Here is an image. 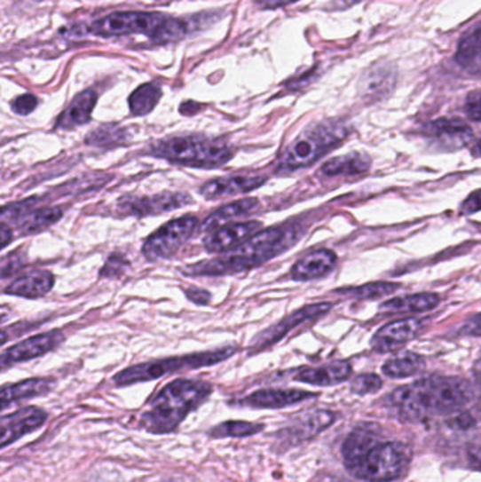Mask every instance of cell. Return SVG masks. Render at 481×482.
<instances>
[{
    "mask_svg": "<svg viewBox=\"0 0 481 482\" xmlns=\"http://www.w3.org/2000/svg\"><path fill=\"white\" fill-rule=\"evenodd\" d=\"M37 105L38 99L35 95L25 93V95L18 96V98L12 102L11 107L14 114L19 115V116H28L31 112H35Z\"/></svg>",
    "mask_w": 481,
    "mask_h": 482,
    "instance_id": "cell-38",
    "label": "cell"
},
{
    "mask_svg": "<svg viewBox=\"0 0 481 482\" xmlns=\"http://www.w3.org/2000/svg\"><path fill=\"white\" fill-rule=\"evenodd\" d=\"M129 265V261L122 256H112L107 260L104 270H100V277H117Z\"/></svg>",
    "mask_w": 481,
    "mask_h": 482,
    "instance_id": "cell-39",
    "label": "cell"
},
{
    "mask_svg": "<svg viewBox=\"0 0 481 482\" xmlns=\"http://www.w3.org/2000/svg\"><path fill=\"white\" fill-rule=\"evenodd\" d=\"M351 375V363L339 360L325 366L301 369L296 375V381L317 385V387H334L348 381Z\"/></svg>",
    "mask_w": 481,
    "mask_h": 482,
    "instance_id": "cell-20",
    "label": "cell"
},
{
    "mask_svg": "<svg viewBox=\"0 0 481 482\" xmlns=\"http://www.w3.org/2000/svg\"><path fill=\"white\" fill-rule=\"evenodd\" d=\"M191 202L188 194L162 192L153 196H123L117 201L116 208L122 215L145 217L171 212Z\"/></svg>",
    "mask_w": 481,
    "mask_h": 482,
    "instance_id": "cell-10",
    "label": "cell"
},
{
    "mask_svg": "<svg viewBox=\"0 0 481 482\" xmlns=\"http://www.w3.org/2000/svg\"><path fill=\"white\" fill-rule=\"evenodd\" d=\"M64 215L61 208H35L19 217L14 225L23 236L35 234L49 229L54 223L59 222Z\"/></svg>",
    "mask_w": 481,
    "mask_h": 482,
    "instance_id": "cell-29",
    "label": "cell"
},
{
    "mask_svg": "<svg viewBox=\"0 0 481 482\" xmlns=\"http://www.w3.org/2000/svg\"><path fill=\"white\" fill-rule=\"evenodd\" d=\"M330 309H332V304H327V302L308 304V306L298 309L291 315L287 316L286 319H282L277 325L268 328L262 335H258L255 342H253L251 352H260V350H264L265 347L279 343L294 328H299L306 321L317 320V319L322 318V316L329 313Z\"/></svg>",
    "mask_w": 481,
    "mask_h": 482,
    "instance_id": "cell-11",
    "label": "cell"
},
{
    "mask_svg": "<svg viewBox=\"0 0 481 482\" xmlns=\"http://www.w3.org/2000/svg\"><path fill=\"white\" fill-rule=\"evenodd\" d=\"M470 457L471 460H473V462H476L478 469L481 470V446H478V447L473 448V450H471Z\"/></svg>",
    "mask_w": 481,
    "mask_h": 482,
    "instance_id": "cell-47",
    "label": "cell"
},
{
    "mask_svg": "<svg viewBox=\"0 0 481 482\" xmlns=\"http://www.w3.org/2000/svg\"><path fill=\"white\" fill-rule=\"evenodd\" d=\"M147 153L153 157L170 161L172 164L193 168H219L234 155L225 141L205 138L200 134L174 136L155 141Z\"/></svg>",
    "mask_w": 481,
    "mask_h": 482,
    "instance_id": "cell-4",
    "label": "cell"
},
{
    "mask_svg": "<svg viewBox=\"0 0 481 482\" xmlns=\"http://www.w3.org/2000/svg\"><path fill=\"white\" fill-rule=\"evenodd\" d=\"M372 167V160L365 153L353 151L346 155H339V157L332 158L327 161L320 168L322 174L327 177H335V175H361Z\"/></svg>",
    "mask_w": 481,
    "mask_h": 482,
    "instance_id": "cell-27",
    "label": "cell"
},
{
    "mask_svg": "<svg viewBox=\"0 0 481 482\" xmlns=\"http://www.w3.org/2000/svg\"><path fill=\"white\" fill-rule=\"evenodd\" d=\"M162 98V90L155 83H145L138 86V90L129 98V107L134 116H146L153 112Z\"/></svg>",
    "mask_w": 481,
    "mask_h": 482,
    "instance_id": "cell-31",
    "label": "cell"
},
{
    "mask_svg": "<svg viewBox=\"0 0 481 482\" xmlns=\"http://www.w3.org/2000/svg\"><path fill=\"white\" fill-rule=\"evenodd\" d=\"M425 368V359L416 352H406L391 357L382 366V373L390 378H408Z\"/></svg>",
    "mask_w": 481,
    "mask_h": 482,
    "instance_id": "cell-30",
    "label": "cell"
},
{
    "mask_svg": "<svg viewBox=\"0 0 481 482\" xmlns=\"http://www.w3.org/2000/svg\"><path fill=\"white\" fill-rule=\"evenodd\" d=\"M481 210V189L473 192L463 203H461V213L464 215H471V213Z\"/></svg>",
    "mask_w": 481,
    "mask_h": 482,
    "instance_id": "cell-41",
    "label": "cell"
},
{
    "mask_svg": "<svg viewBox=\"0 0 481 482\" xmlns=\"http://www.w3.org/2000/svg\"><path fill=\"white\" fill-rule=\"evenodd\" d=\"M23 265L20 254L16 253L9 257V260H4L2 264V277L7 278L11 274H14L19 268Z\"/></svg>",
    "mask_w": 481,
    "mask_h": 482,
    "instance_id": "cell-42",
    "label": "cell"
},
{
    "mask_svg": "<svg viewBox=\"0 0 481 482\" xmlns=\"http://www.w3.org/2000/svg\"><path fill=\"white\" fill-rule=\"evenodd\" d=\"M98 102V95L92 90H86L75 96L69 103L55 123V129L59 130H74L75 127L88 124L92 119V112Z\"/></svg>",
    "mask_w": 481,
    "mask_h": 482,
    "instance_id": "cell-22",
    "label": "cell"
},
{
    "mask_svg": "<svg viewBox=\"0 0 481 482\" xmlns=\"http://www.w3.org/2000/svg\"><path fill=\"white\" fill-rule=\"evenodd\" d=\"M464 112L469 119L481 122V91L469 93L468 99L464 103Z\"/></svg>",
    "mask_w": 481,
    "mask_h": 482,
    "instance_id": "cell-40",
    "label": "cell"
},
{
    "mask_svg": "<svg viewBox=\"0 0 481 482\" xmlns=\"http://www.w3.org/2000/svg\"><path fill=\"white\" fill-rule=\"evenodd\" d=\"M124 138H126V130L114 124H106V126L98 127L97 130L91 131L86 136L85 143L92 147H112V146L123 143Z\"/></svg>",
    "mask_w": 481,
    "mask_h": 482,
    "instance_id": "cell-34",
    "label": "cell"
},
{
    "mask_svg": "<svg viewBox=\"0 0 481 482\" xmlns=\"http://www.w3.org/2000/svg\"><path fill=\"white\" fill-rule=\"evenodd\" d=\"M200 219L193 215H185L178 219L162 225L146 239L141 247V253L148 261H159L170 258L178 253L179 249L193 236Z\"/></svg>",
    "mask_w": 481,
    "mask_h": 482,
    "instance_id": "cell-9",
    "label": "cell"
},
{
    "mask_svg": "<svg viewBox=\"0 0 481 482\" xmlns=\"http://www.w3.org/2000/svg\"><path fill=\"white\" fill-rule=\"evenodd\" d=\"M348 134V126L334 120L311 127L282 151L275 164V172L289 174L310 167L332 148L337 147Z\"/></svg>",
    "mask_w": 481,
    "mask_h": 482,
    "instance_id": "cell-5",
    "label": "cell"
},
{
    "mask_svg": "<svg viewBox=\"0 0 481 482\" xmlns=\"http://www.w3.org/2000/svg\"><path fill=\"white\" fill-rule=\"evenodd\" d=\"M473 375H475L476 381L481 387V357L476 361L475 367H473Z\"/></svg>",
    "mask_w": 481,
    "mask_h": 482,
    "instance_id": "cell-48",
    "label": "cell"
},
{
    "mask_svg": "<svg viewBox=\"0 0 481 482\" xmlns=\"http://www.w3.org/2000/svg\"><path fill=\"white\" fill-rule=\"evenodd\" d=\"M185 295L189 301H193L196 304H208L210 298H212L209 292L200 289V288H189V289H186Z\"/></svg>",
    "mask_w": 481,
    "mask_h": 482,
    "instance_id": "cell-44",
    "label": "cell"
},
{
    "mask_svg": "<svg viewBox=\"0 0 481 482\" xmlns=\"http://www.w3.org/2000/svg\"><path fill=\"white\" fill-rule=\"evenodd\" d=\"M234 352H236V347H224V349L210 350V352L186 354V356L154 360V361L138 364V366L123 369L114 376V383L117 387H126L131 383L159 380L167 374L177 373V371H183V369L215 366V364L222 363L225 360L233 356Z\"/></svg>",
    "mask_w": 481,
    "mask_h": 482,
    "instance_id": "cell-7",
    "label": "cell"
},
{
    "mask_svg": "<svg viewBox=\"0 0 481 482\" xmlns=\"http://www.w3.org/2000/svg\"><path fill=\"white\" fill-rule=\"evenodd\" d=\"M262 227L263 223L258 220L229 223L226 226L209 233L207 239L203 240V246H205V250L210 254L229 253V251L241 246L244 241H248L250 237L257 234Z\"/></svg>",
    "mask_w": 481,
    "mask_h": 482,
    "instance_id": "cell-14",
    "label": "cell"
},
{
    "mask_svg": "<svg viewBox=\"0 0 481 482\" xmlns=\"http://www.w3.org/2000/svg\"><path fill=\"white\" fill-rule=\"evenodd\" d=\"M471 398L473 388L463 378L432 375L392 391L389 405L399 421L421 422L435 415L459 411Z\"/></svg>",
    "mask_w": 481,
    "mask_h": 482,
    "instance_id": "cell-1",
    "label": "cell"
},
{
    "mask_svg": "<svg viewBox=\"0 0 481 482\" xmlns=\"http://www.w3.org/2000/svg\"><path fill=\"white\" fill-rule=\"evenodd\" d=\"M264 429V424L251 423V422L231 421L217 424L209 431L210 438H248L255 436Z\"/></svg>",
    "mask_w": 481,
    "mask_h": 482,
    "instance_id": "cell-32",
    "label": "cell"
},
{
    "mask_svg": "<svg viewBox=\"0 0 481 482\" xmlns=\"http://www.w3.org/2000/svg\"><path fill=\"white\" fill-rule=\"evenodd\" d=\"M294 2H298V0H262L260 6L263 9H279V7L287 6Z\"/></svg>",
    "mask_w": 481,
    "mask_h": 482,
    "instance_id": "cell-45",
    "label": "cell"
},
{
    "mask_svg": "<svg viewBox=\"0 0 481 482\" xmlns=\"http://www.w3.org/2000/svg\"><path fill=\"white\" fill-rule=\"evenodd\" d=\"M382 388V380L377 374H360L351 383V392L360 397L378 392Z\"/></svg>",
    "mask_w": 481,
    "mask_h": 482,
    "instance_id": "cell-37",
    "label": "cell"
},
{
    "mask_svg": "<svg viewBox=\"0 0 481 482\" xmlns=\"http://www.w3.org/2000/svg\"><path fill=\"white\" fill-rule=\"evenodd\" d=\"M380 440L382 439L378 436L377 428H370V426L354 428L351 435L344 440L343 447H342L346 469L349 465L354 464L359 459H361Z\"/></svg>",
    "mask_w": 481,
    "mask_h": 482,
    "instance_id": "cell-24",
    "label": "cell"
},
{
    "mask_svg": "<svg viewBox=\"0 0 481 482\" xmlns=\"http://www.w3.org/2000/svg\"><path fill=\"white\" fill-rule=\"evenodd\" d=\"M439 295L433 292H421V294L406 295L401 298L390 299L380 306L387 313H421V312L432 311L439 304Z\"/></svg>",
    "mask_w": 481,
    "mask_h": 482,
    "instance_id": "cell-26",
    "label": "cell"
},
{
    "mask_svg": "<svg viewBox=\"0 0 481 482\" xmlns=\"http://www.w3.org/2000/svg\"><path fill=\"white\" fill-rule=\"evenodd\" d=\"M267 177L260 174H236L208 181L200 189L201 195L207 199H220L225 196L244 195L260 188L267 182Z\"/></svg>",
    "mask_w": 481,
    "mask_h": 482,
    "instance_id": "cell-17",
    "label": "cell"
},
{
    "mask_svg": "<svg viewBox=\"0 0 481 482\" xmlns=\"http://www.w3.org/2000/svg\"><path fill=\"white\" fill-rule=\"evenodd\" d=\"M411 462L413 450L408 445L380 440L348 470L363 481L392 482L406 476Z\"/></svg>",
    "mask_w": 481,
    "mask_h": 482,
    "instance_id": "cell-6",
    "label": "cell"
},
{
    "mask_svg": "<svg viewBox=\"0 0 481 482\" xmlns=\"http://www.w3.org/2000/svg\"><path fill=\"white\" fill-rule=\"evenodd\" d=\"M427 319L409 318L404 320L391 321L378 328L373 336L372 347L375 352H392L401 349L406 343L416 339L423 328H427Z\"/></svg>",
    "mask_w": 481,
    "mask_h": 482,
    "instance_id": "cell-12",
    "label": "cell"
},
{
    "mask_svg": "<svg viewBox=\"0 0 481 482\" xmlns=\"http://www.w3.org/2000/svg\"><path fill=\"white\" fill-rule=\"evenodd\" d=\"M258 199L244 198L236 202L229 203V205L222 206V208L215 210L212 215L208 216L207 220L202 223V232L209 233L224 227L225 225H229L233 219L243 217V216L250 215L258 208Z\"/></svg>",
    "mask_w": 481,
    "mask_h": 482,
    "instance_id": "cell-25",
    "label": "cell"
},
{
    "mask_svg": "<svg viewBox=\"0 0 481 482\" xmlns=\"http://www.w3.org/2000/svg\"><path fill=\"white\" fill-rule=\"evenodd\" d=\"M45 421H47V414L40 407H23L13 414L6 415L0 421V428H2L0 446L2 448L7 447L23 436L42 428Z\"/></svg>",
    "mask_w": 481,
    "mask_h": 482,
    "instance_id": "cell-15",
    "label": "cell"
},
{
    "mask_svg": "<svg viewBox=\"0 0 481 482\" xmlns=\"http://www.w3.org/2000/svg\"><path fill=\"white\" fill-rule=\"evenodd\" d=\"M64 342V335L59 330L40 333L30 339L23 340L18 344L12 345L2 352V367L6 368L14 364L26 363L30 360L38 359L47 352L57 349Z\"/></svg>",
    "mask_w": 481,
    "mask_h": 482,
    "instance_id": "cell-13",
    "label": "cell"
},
{
    "mask_svg": "<svg viewBox=\"0 0 481 482\" xmlns=\"http://www.w3.org/2000/svg\"><path fill=\"white\" fill-rule=\"evenodd\" d=\"M337 263V257L334 251L322 250L312 251L299 258L294 267L291 268V277L294 281H312L325 277L334 270Z\"/></svg>",
    "mask_w": 481,
    "mask_h": 482,
    "instance_id": "cell-19",
    "label": "cell"
},
{
    "mask_svg": "<svg viewBox=\"0 0 481 482\" xmlns=\"http://www.w3.org/2000/svg\"><path fill=\"white\" fill-rule=\"evenodd\" d=\"M335 421H336V415L334 412H308L294 419L286 429H282L280 431V439L282 443H288V446H296L315 438L320 431H327Z\"/></svg>",
    "mask_w": 481,
    "mask_h": 482,
    "instance_id": "cell-16",
    "label": "cell"
},
{
    "mask_svg": "<svg viewBox=\"0 0 481 482\" xmlns=\"http://www.w3.org/2000/svg\"><path fill=\"white\" fill-rule=\"evenodd\" d=\"M427 131L446 148L464 147L473 138L470 127L457 119L435 120L427 127Z\"/></svg>",
    "mask_w": 481,
    "mask_h": 482,
    "instance_id": "cell-23",
    "label": "cell"
},
{
    "mask_svg": "<svg viewBox=\"0 0 481 482\" xmlns=\"http://www.w3.org/2000/svg\"><path fill=\"white\" fill-rule=\"evenodd\" d=\"M303 227L294 223L258 232L238 249L222 254L214 260L193 264L184 270L189 277H224L240 274L263 265L288 251L303 237Z\"/></svg>",
    "mask_w": 481,
    "mask_h": 482,
    "instance_id": "cell-2",
    "label": "cell"
},
{
    "mask_svg": "<svg viewBox=\"0 0 481 482\" xmlns=\"http://www.w3.org/2000/svg\"><path fill=\"white\" fill-rule=\"evenodd\" d=\"M394 79L396 75L392 74L390 67H377L367 72L363 91L366 96H377V93L387 92Z\"/></svg>",
    "mask_w": 481,
    "mask_h": 482,
    "instance_id": "cell-35",
    "label": "cell"
},
{
    "mask_svg": "<svg viewBox=\"0 0 481 482\" xmlns=\"http://www.w3.org/2000/svg\"><path fill=\"white\" fill-rule=\"evenodd\" d=\"M461 335L481 337V313L473 316L464 323L463 328H461Z\"/></svg>",
    "mask_w": 481,
    "mask_h": 482,
    "instance_id": "cell-43",
    "label": "cell"
},
{
    "mask_svg": "<svg viewBox=\"0 0 481 482\" xmlns=\"http://www.w3.org/2000/svg\"><path fill=\"white\" fill-rule=\"evenodd\" d=\"M481 54V24L475 30L464 36L457 47L456 59L466 66Z\"/></svg>",
    "mask_w": 481,
    "mask_h": 482,
    "instance_id": "cell-36",
    "label": "cell"
},
{
    "mask_svg": "<svg viewBox=\"0 0 481 482\" xmlns=\"http://www.w3.org/2000/svg\"><path fill=\"white\" fill-rule=\"evenodd\" d=\"M52 387V381L47 378H30L21 383L6 385L0 392L2 409H6L9 405L28 398L40 397L49 392Z\"/></svg>",
    "mask_w": 481,
    "mask_h": 482,
    "instance_id": "cell-28",
    "label": "cell"
},
{
    "mask_svg": "<svg viewBox=\"0 0 481 482\" xmlns=\"http://www.w3.org/2000/svg\"><path fill=\"white\" fill-rule=\"evenodd\" d=\"M210 383L203 381H172L153 398L148 411L141 416V428L154 435L174 431L191 412L210 397Z\"/></svg>",
    "mask_w": 481,
    "mask_h": 482,
    "instance_id": "cell-3",
    "label": "cell"
},
{
    "mask_svg": "<svg viewBox=\"0 0 481 482\" xmlns=\"http://www.w3.org/2000/svg\"><path fill=\"white\" fill-rule=\"evenodd\" d=\"M12 239H13V230H12V227L7 223L2 222V241H4L2 246H4V249L9 246Z\"/></svg>",
    "mask_w": 481,
    "mask_h": 482,
    "instance_id": "cell-46",
    "label": "cell"
},
{
    "mask_svg": "<svg viewBox=\"0 0 481 482\" xmlns=\"http://www.w3.org/2000/svg\"><path fill=\"white\" fill-rule=\"evenodd\" d=\"M315 397V393L303 390H260L244 398L239 404L260 409H280Z\"/></svg>",
    "mask_w": 481,
    "mask_h": 482,
    "instance_id": "cell-18",
    "label": "cell"
},
{
    "mask_svg": "<svg viewBox=\"0 0 481 482\" xmlns=\"http://www.w3.org/2000/svg\"><path fill=\"white\" fill-rule=\"evenodd\" d=\"M162 482H181V481H172V479H169V481H162Z\"/></svg>",
    "mask_w": 481,
    "mask_h": 482,
    "instance_id": "cell-49",
    "label": "cell"
},
{
    "mask_svg": "<svg viewBox=\"0 0 481 482\" xmlns=\"http://www.w3.org/2000/svg\"><path fill=\"white\" fill-rule=\"evenodd\" d=\"M398 284L380 281V282H370V284L361 285V287L341 289V291L337 292L346 295L349 298L377 299L394 294V292L398 291Z\"/></svg>",
    "mask_w": 481,
    "mask_h": 482,
    "instance_id": "cell-33",
    "label": "cell"
},
{
    "mask_svg": "<svg viewBox=\"0 0 481 482\" xmlns=\"http://www.w3.org/2000/svg\"><path fill=\"white\" fill-rule=\"evenodd\" d=\"M55 277L44 270H35L28 274L16 278L4 294L20 296V298L38 299L49 294L54 287Z\"/></svg>",
    "mask_w": 481,
    "mask_h": 482,
    "instance_id": "cell-21",
    "label": "cell"
},
{
    "mask_svg": "<svg viewBox=\"0 0 481 482\" xmlns=\"http://www.w3.org/2000/svg\"><path fill=\"white\" fill-rule=\"evenodd\" d=\"M167 16L147 12H114L106 18L95 21L91 26L93 35L100 37H119V36L146 35L154 42Z\"/></svg>",
    "mask_w": 481,
    "mask_h": 482,
    "instance_id": "cell-8",
    "label": "cell"
}]
</instances>
